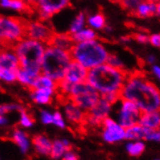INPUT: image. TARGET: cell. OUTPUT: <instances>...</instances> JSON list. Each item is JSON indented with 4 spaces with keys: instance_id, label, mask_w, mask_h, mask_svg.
<instances>
[{
    "instance_id": "33",
    "label": "cell",
    "mask_w": 160,
    "mask_h": 160,
    "mask_svg": "<svg viewBox=\"0 0 160 160\" xmlns=\"http://www.w3.org/2000/svg\"><path fill=\"white\" fill-rule=\"evenodd\" d=\"M41 118L42 121L44 122L45 124H51L53 123V115L50 114L49 112L47 111H43L41 114Z\"/></svg>"
},
{
    "instance_id": "30",
    "label": "cell",
    "mask_w": 160,
    "mask_h": 160,
    "mask_svg": "<svg viewBox=\"0 0 160 160\" xmlns=\"http://www.w3.org/2000/svg\"><path fill=\"white\" fill-rule=\"evenodd\" d=\"M34 123V119L32 118V117L27 114L25 111L22 110V114H21V124L23 127H30L32 126Z\"/></svg>"
},
{
    "instance_id": "31",
    "label": "cell",
    "mask_w": 160,
    "mask_h": 160,
    "mask_svg": "<svg viewBox=\"0 0 160 160\" xmlns=\"http://www.w3.org/2000/svg\"><path fill=\"white\" fill-rule=\"evenodd\" d=\"M108 64L112 65V66L114 67H117V68H120V69H125L123 64H122V62L117 58L116 55H112V54H109L108 56V59H107V62Z\"/></svg>"
},
{
    "instance_id": "37",
    "label": "cell",
    "mask_w": 160,
    "mask_h": 160,
    "mask_svg": "<svg viewBox=\"0 0 160 160\" xmlns=\"http://www.w3.org/2000/svg\"><path fill=\"white\" fill-rule=\"evenodd\" d=\"M149 42L152 45L160 48V33L159 34H153L149 37Z\"/></svg>"
},
{
    "instance_id": "34",
    "label": "cell",
    "mask_w": 160,
    "mask_h": 160,
    "mask_svg": "<svg viewBox=\"0 0 160 160\" xmlns=\"http://www.w3.org/2000/svg\"><path fill=\"white\" fill-rule=\"evenodd\" d=\"M14 110H21L20 107L17 105H0V115H5L7 112L14 111Z\"/></svg>"
},
{
    "instance_id": "41",
    "label": "cell",
    "mask_w": 160,
    "mask_h": 160,
    "mask_svg": "<svg viewBox=\"0 0 160 160\" xmlns=\"http://www.w3.org/2000/svg\"><path fill=\"white\" fill-rule=\"evenodd\" d=\"M5 122H6V118L2 115H0V124H3Z\"/></svg>"
},
{
    "instance_id": "7",
    "label": "cell",
    "mask_w": 160,
    "mask_h": 160,
    "mask_svg": "<svg viewBox=\"0 0 160 160\" xmlns=\"http://www.w3.org/2000/svg\"><path fill=\"white\" fill-rule=\"evenodd\" d=\"M101 95L91 84L86 81L74 83L71 87L68 99L83 111H89L98 102Z\"/></svg>"
},
{
    "instance_id": "4",
    "label": "cell",
    "mask_w": 160,
    "mask_h": 160,
    "mask_svg": "<svg viewBox=\"0 0 160 160\" xmlns=\"http://www.w3.org/2000/svg\"><path fill=\"white\" fill-rule=\"evenodd\" d=\"M14 50L20 60V68L38 76L42 74L41 63L46 51L42 42L26 38L18 43Z\"/></svg>"
},
{
    "instance_id": "16",
    "label": "cell",
    "mask_w": 160,
    "mask_h": 160,
    "mask_svg": "<svg viewBox=\"0 0 160 160\" xmlns=\"http://www.w3.org/2000/svg\"><path fill=\"white\" fill-rule=\"evenodd\" d=\"M150 129L144 127L140 123L130 126L125 129V139L129 141H143L148 140Z\"/></svg>"
},
{
    "instance_id": "43",
    "label": "cell",
    "mask_w": 160,
    "mask_h": 160,
    "mask_svg": "<svg viewBox=\"0 0 160 160\" xmlns=\"http://www.w3.org/2000/svg\"><path fill=\"white\" fill-rule=\"evenodd\" d=\"M110 1H111L112 3H115V4H118V5H119V3L122 1V0H110Z\"/></svg>"
},
{
    "instance_id": "8",
    "label": "cell",
    "mask_w": 160,
    "mask_h": 160,
    "mask_svg": "<svg viewBox=\"0 0 160 160\" xmlns=\"http://www.w3.org/2000/svg\"><path fill=\"white\" fill-rule=\"evenodd\" d=\"M121 106L118 112V123L125 129L139 123L143 112L134 102L121 98Z\"/></svg>"
},
{
    "instance_id": "12",
    "label": "cell",
    "mask_w": 160,
    "mask_h": 160,
    "mask_svg": "<svg viewBox=\"0 0 160 160\" xmlns=\"http://www.w3.org/2000/svg\"><path fill=\"white\" fill-rule=\"evenodd\" d=\"M20 60L14 49H0V69L18 72Z\"/></svg>"
},
{
    "instance_id": "19",
    "label": "cell",
    "mask_w": 160,
    "mask_h": 160,
    "mask_svg": "<svg viewBox=\"0 0 160 160\" xmlns=\"http://www.w3.org/2000/svg\"><path fill=\"white\" fill-rule=\"evenodd\" d=\"M72 146L68 140H55L52 142V152L50 156L53 159H58L61 158L64 153L71 150Z\"/></svg>"
},
{
    "instance_id": "22",
    "label": "cell",
    "mask_w": 160,
    "mask_h": 160,
    "mask_svg": "<svg viewBox=\"0 0 160 160\" xmlns=\"http://www.w3.org/2000/svg\"><path fill=\"white\" fill-rule=\"evenodd\" d=\"M156 14V5L155 3H148V2H142L135 13L132 15L137 18H148L152 17Z\"/></svg>"
},
{
    "instance_id": "5",
    "label": "cell",
    "mask_w": 160,
    "mask_h": 160,
    "mask_svg": "<svg viewBox=\"0 0 160 160\" xmlns=\"http://www.w3.org/2000/svg\"><path fill=\"white\" fill-rule=\"evenodd\" d=\"M72 61L70 52L55 47H48L42 59L41 72L55 82H58L64 78L66 70Z\"/></svg>"
},
{
    "instance_id": "44",
    "label": "cell",
    "mask_w": 160,
    "mask_h": 160,
    "mask_svg": "<svg viewBox=\"0 0 160 160\" xmlns=\"http://www.w3.org/2000/svg\"><path fill=\"white\" fill-rule=\"evenodd\" d=\"M156 13L158 15H160V2L156 5Z\"/></svg>"
},
{
    "instance_id": "14",
    "label": "cell",
    "mask_w": 160,
    "mask_h": 160,
    "mask_svg": "<svg viewBox=\"0 0 160 160\" xmlns=\"http://www.w3.org/2000/svg\"><path fill=\"white\" fill-rule=\"evenodd\" d=\"M64 110L66 114L67 119L71 122L72 124L76 125L78 127H82L86 120L87 112L83 111L82 108L74 104L73 102L69 101L64 104Z\"/></svg>"
},
{
    "instance_id": "21",
    "label": "cell",
    "mask_w": 160,
    "mask_h": 160,
    "mask_svg": "<svg viewBox=\"0 0 160 160\" xmlns=\"http://www.w3.org/2000/svg\"><path fill=\"white\" fill-rule=\"evenodd\" d=\"M55 92V90L52 89H34L31 91V96L32 99L38 103V104H51L52 101V94Z\"/></svg>"
},
{
    "instance_id": "35",
    "label": "cell",
    "mask_w": 160,
    "mask_h": 160,
    "mask_svg": "<svg viewBox=\"0 0 160 160\" xmlns=\"http://www.w3.org/2000/svg\"><path fill=\"white\" fill-rule=\"evenodd\" d=\"M131 37H133L135 40H137L138 42L140 43H147L149 41V37L146 36L145 34H140V33H136V34H133L131 35Z\"/></svg>"
},
{
    "instance_id": "18",
    "label": "cell",
    "mask_w": 160,
    "mask_h": 160,
    "mask_svg": "<svg viewBox=\"0 0 160 160\" xmlns=\"http://www.w3.org/2000/svg\"><path fill=\"white\" fill-rule=\"evenodd\" d=\"M32 144L36 152L43 155H50L52 152V142L43 135H36L32 138Z\"/></svg>"
},
{
    "instance_id": "6",
    "label": "cell",
    "mask_w": 160,
    "mask_h": 160,
    "mask_svg": "<svg viewBox=\"0 0 160 160\" xmlns=\"http://www.w3.org/2000/svg\"><path fill=\"white\" fill-rule=\"evenodd\" d=\"M28 23L23 18L0 16V49H15L18 43L26 39Z\"/></svg>"
},
{
    "instance_id": "1",
    "label": "cell",
    "mask_w": 160,
    "mask_h": 160,
    "mask_svg": "<svg viewBox=\"0 0 160 160\" xmlns=\"http://www.w3.org/2000/svg\"><path fill=\"white\" fill-rule=\"evenodd\" d=\"M121 98L134 102L143 112L160 111V90L143 71L129 72Z\"/></svg>"
},
{
    "instance_id": "2",
    "label": "cell",
    "mask_w": 160,
    "mask_h": 160,
    "mask_svg": "<svg viewBox=\"0 0 160 160\" xmlns=\"http://www.w3.org/2000/svg\"><path fill=\"white\" fill-rule=\"evenodd\" d=\"M129 72L112 66L108 63L101 64L90 69L88 73L87 81L100 94L120 92L123 88Z\"/></svg>"
},
{
    "instance_id": "32",
    "label": "cell",
    "mask_w": 160,
    "mask_h": 160,
    "mask_svg": "<svg viewBox=\"0 0 160 160\" xmlns=\"http://www.w3.org/2000/svg\"><path fill=\"white\" fill-rule=\"evenodd\" d=\"M53 124H55L59 128H65V121L60 112H55L53 114Z\"/></svg>"
},
{
    "instance_id": "10",
    "label": "cell",
    "mask_w": 160,
    "mask_h": 160,
    "mask_svg": "<svg viewBox=\"0 0 160 160\" xmlns=\"http://www.w3.org/2000/svg\"><path fill=\"white\" fill-rule=\"evenodd\" d=\"M102 128V137L106 143L115 144L125 139V128L109 117L103 120Z\"/></svg>"
},
{
    "instance_id": "36",
    "label": "cell",
    "mask_w": 160,
    "mask_h": 160,
    "mask_svg": "<svg viewBox=\"0 0 160 160\" xmlns=\"http://www.w3.org/2000/svg\"><path fill=\"white\" fill-rule=\"evenodd\" d=\"M62 160H79V156L72 150H68L62 156Z\"/></svg>"
},
{
    "instance_id": "46",
    "label": "cell",
    "mask_w": 160,
    "mask_h": 160,
    "mask_svg": "<svg viewBox=\"0 0 160 160\" xmlns=\"http://www.w3.org/2000/svg\"><path fill=\"white\" fill-rule=\"evenodd\" d=\"M158 130H159V132H160V128H159V129H158Z\"/></svg>"
},
{
    "instance_id": "45",
    "label": "cell",
    "mask_w": 160,
    "mask_h": 160,
    "mask_svg": "<svg viewBox=\"0 0 160 160\" xmlns=\"http://www.w3.org/2000/svg\"><path fill=\"white\" fill-rule=\"evenodd\" d=\"M148 61H149L150 63H152V62L154 61V58H153V56H149V58H148Z\"/></svg>"
},
{
    "instance_id": "9",
    "label": "cell",
    "mask_w": 160,
    "mask_h": 160,
    "mask_svg": "<svg viewBox=\"0 0 160 160\" xmlns=\"http://www.w3.org/2000/svg\"><path fill=\"white\" fill-rule=\"evenodd\" d=\"M70 6V0H38L34 6V10L39 15L41 21H47Z\"/></svg>"
},
{
    "instance_id": "47",
    "label": "cell",
    "mask_w": 160,
    "mask_h": 160,
    "mask_svg": "<svg viewBox=\"0 0 160 160\" xmlns=\"http://www.w3.org/2000/svg\"><path fill=\"white\" fill-rule=\"evenodd\" d=\"M155 160H160V159H155Z\"/></svg>"
},
{
    "instance_id": "23",
    "label": "cell",
    "mask_w": 160,
    "mask_h": 160,
    "mask_svg": "<svg viewBox=\"0 0 160 160\" xmlns=\"http://www.w3.org/2000/svg\"><path fill=\"white\" fill-rule=\"evenodd\" d=\"M41 88L55 90L56 89V82L54 80H52V78L46 76V75L41 74L40 76L37 78L32 90H34V89H41Z\"/></svg>"
},
{
    "instance_id": "27",
    "label": "cell",
    "mask_w": 160,
    "mask_h": 160,
    "mask_svg": "<svg viewBox=\"0 0 160 160\" xmlns=\"http://www.w3.org/2000/svg\"><path fill=\"white\" fill-rule=\"evenodd\" d=\"M142 2L143 0H122L119 3V6L126 11L128 15L132 16Z\"/></svg>"
},
{
    "instance_id": "39",
    "label": "cell",
    "mask_w": 160,
    "mask_h": 160,
    "mask_svg": "<svg viewBox=\"0 0 160 160\" xmlns=\"http://www.w3.org/2000/svg\"><path fill=\"white\" fill-rule=\"evenodd\" d=\"M9 1H10V0H0V3H1L2 7L9 8Z\"/></svg>"
},
{
    "instance_id": "29",
    "label": "cell",
    "mask_w": 160,
    "mask_h": 160,
    "mask_svg": "<svg viewBox=\"0 0 160 160\" xmlns=\"http://www.w3.org/2000/svg\"><path fill=\"white\" fill-rule=\"evenodd\" d=\"M83 24H84V15L82 13H80L78 15V17L75 18L74 22H72L69 33L70 34H74V33H76V32L82 30V27H83Z\"/></svg>"
},
{
    "instance_id": "28",
    "label": "cell",
    "mask_w": 160,
    "mask_h": 160,
    "mask_svg": "<svg viewBox=\"0 0 160 160\" xmlns=\"http://www.w3.org/2000/svg\"><path fill=\"white\" fill-rule=\"evenodd\" d=\"M88 23L93 26L94 28H97V29H102V28L105 27V17L103 14L99 13V14H96L95 16L93 17H90L88 18Z\"/></svg>"
},
{
    "instance_id": "24",
    "label": "cell",
    "mask_w": 160,
    "mask_h": 160,
    "mask_svg": "<svg viewBox=\"0 0 160 160\" xmlns=\"http://www.w3.org/2000/svg\"><path fill=\"white\" fill-rule=\"evenodd\" d=\"M12 140L14 143H16V145L20 147L22 152H26L28 148H29V141H28L26 134L22 132V131L16 129L13 133Z\"/></svg>"
},
{
    "instance_id": "3",
    "label": "cell",
    "mask_w": 160,
    "mask_h": 160,
    "mask_svg": "<svg viewBox=\"0 0 160 160\" xmlns=\"http://www.w3.org/2000/svg\"><path fill=\"white\" fill-rule=\"evenodd\" d=\"M72 59L87 69H92L107 62L109 53L104 46L95 40L76 43L70 51Z\"/></svg>"
},
{
    "instance_id": "13",
    "label": "cell",
    "mask_w": 160,
    "mask_h": 160,
    "mask_svg": "<svg viewBox=\"0 0 160 160\" xmlns=\"http://www.w3.org/2000/svg\"><path fill=\"white\" fill-rule=\"evenodd\" d=\"M88 71L86 67H83L80 63L73 60L69 65V67L67 68L63 79L72 84L86 82L88 79Z\"/></svg>"
},
{
    "instance_id": "11",
    "label": "cell",
    "mask_w": 160,
    "mask_h": 160,
    "mask_svg": "<svg viewBox=\"0 0 160 160\" xmlns=\"http://www.w3.org/2000/svg\"><path fill=\"white\" fill-rule=\"evenodd\" d=\"M55 32L44 22H29L26 30V38L42 42L48 46Z\"/></svg>"
},
{
    "instance_id": "40",
    "label": "cell",
    "mask_w": 160,
    "mask_h": 160,
    "mask_svg": "<svg viewBox=\"0 0 160 160\" xmlns=\"http://www.w3.org/2000/svg\"><path fill=\"white\" fill-rule=\"evenodd\" d=\"M153 72H154V74L156 75V76L160 79V67L154 66V67H153Z\"/></svg>"
},
{
    "instance_id": "25",
    "label": "cell",
    "mask_w": 160,
    "mask_h": 160,
    "mask_svg": "<svg viewBox=\"0 0 160 160\" xmlns=\"http://www.w3.org/2000/svg\"><path fill=\"white\" fill-rule=\"evenodd\" d=\"M146 149L143 141H131L126 145V150L130 156H140Z\"/></svg>"
},
{
    "instance_id": "38",
    "label": "cell",
    "mask_w": 160,
    "mask_h": 160,
    "mask_svg": "<svg viewBox=\"0 0 160 160\" xmlns=\"http://www.w3.org/2000/svg\"><path fill=\"white\" fill-rule=\"evenodd\" d=\"M24 2H26L27 4H29L32 8H33V10H34V6H35V4L37 3V1H38V0H23ZM35 11V10H34Z\"/></svg>"
},
{
    "instance_id": "17",
    "label": "cell",
    "mask_w": 160,
    "mask_h": 160,
    "mask_svg": "<svg viewBox=\"0 0 160 160\" xmlns=\"http://www.w3.org/2000/svg\"><path fill=\"white\" fill-rule=\"evenodd\" d=\"M139 123L146 128L158 130L160 128V111L143 112Z\"/></svg>"
},
{
    "instance_id": "15",
    "label": "cell",
    "mask_w": 160,
    "mask_h": 160,
    "mask_svg": "<svg viewBox=\"0 0 160 160\" xmlns=\"http://www.w3.org/2000/svg\"><path fill=\"white\" fill-rule=\"evenodd\" d=\"M75 44L76 43H75L72 35L69 32L64 34L55 33L52 38L51 42L49 43L48 47H55V48L70 52Z\"/></svg>"
},
{
    "instance_id": "20",
    "label": "cell",
    "mask_w": 160,
    "mask_h": 160,
    "mask_svg": "<svg viewBox=\"0 0 160 160\" xmlns=\"http://www.w3.org/2000/svg\"><path fill=\"white\" fill-rule=\"evenodd\" d=\"M39 76L38 75H35V74L31 73V72H28L22 68H20L17 73V81H18L22 84H23L24 87H26L31 91L33 89L34 83H35L37 78H38Z\"/></svg>"
},
{
    "instance_id": "42",
    "label": "cell",
    "mask_w": 160,
    "mask_h": 160,
    "mask_svg": "<svg viewBox=\"0 0 160 160\" xmlns=\"http://www.w3.org/2000/svg\"><path fill=\"white\" fill-rule=\"evenodd\" d=\"M145 2H148V3H157L159 0H143Z\"/></svg>"
},
{
    "instance_id": "26",
    "label": "cell",
    "mask_w": 160,
    "mask_h": 160,
    "mask_svg": "<svg viewBox=\"0 0 160 160\" xmlns=\"http://www.w3.org/2000/svg\"><path fill=\"white\" fill-rule=\"evenodd\" d=\"M75 43H80V42H86L90 40H95L96 39V34L91 29H82L76 33L71 34Z\"/></svg>"
}]
</instances>
